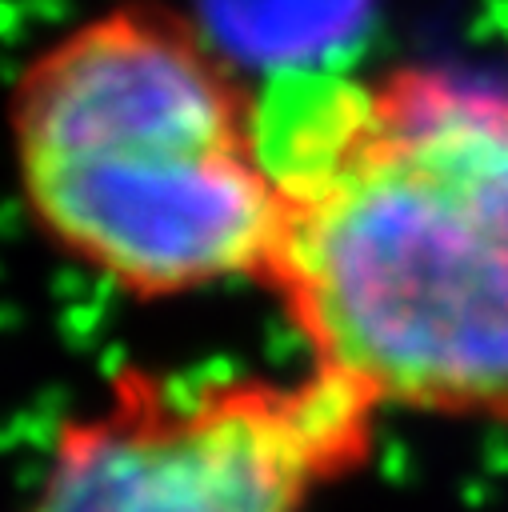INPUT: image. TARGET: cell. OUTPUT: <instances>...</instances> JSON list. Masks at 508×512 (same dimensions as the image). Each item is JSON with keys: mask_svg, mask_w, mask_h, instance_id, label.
Instances as JSON below:
<instances>
[{"mask_svg": "<svg viewBox=\"0 0 508 512\" xmlns=\"http://www.w3.org/2000/svg\"><path fill=\"white\" fill-rule=\"evenodd\" d=\"M280 236L260 288L380 412L508 428V92L400 64L260 92Z\"/></svg>", "mask_w": 508, "mask_h": 512, "instance_id": "obj_1", "label": "cell"}, {"mask_svg": "<svg viewBox=\"0 0 508 512\" xmlns=\"http://www.w3.org/2000/svg\"><path fill=\"white\" fill-rule=\"evenodd\" d=\"M4 136L32 232L128 300L256 284L280 236L260 88L188 12L104 4L12 76Z\"/></svg>", "mask_w": 508, "mask_h": 512, "instance_id": "obj_2", "label": "cell"}, {"mask_svg": "<svg viewBox=\"0 0 508 512\" xmlns=\"http://www.w3.org/2000/svg\"><path fill=\"white\" fill-rule=\"evenodd\" d=\"M380 416L312 364H124L56 424L16 512H308L368 464Z\"/></svg>", "mask_w": 508, "mask_h": 512, "instance_id": "obj_3", "label": "cell"}]
</instances>
